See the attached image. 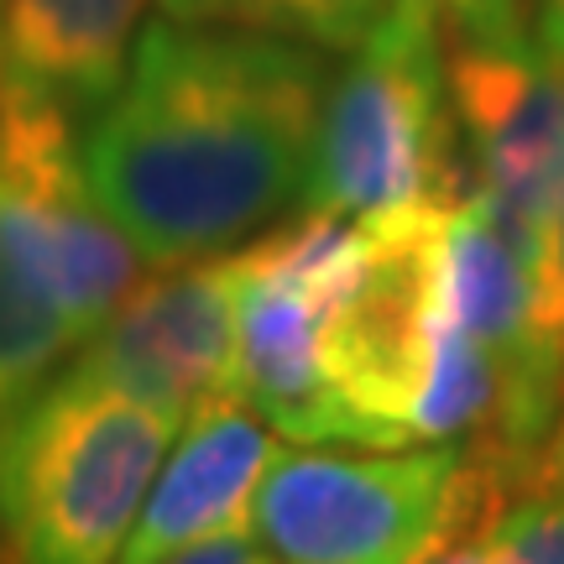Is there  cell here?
<instances>
[{"mask_svg": "<svg viewBox=\"0 0 564 564\" xmlns=\"http://www.w3.org/2000/svg\"><path fill=\"white\" fill-rule=\"evenodd\" d=\"M465 564H564V481L544 449L497 440V481L481 523L460 549Z\"/></svg>", "mask_w": 564, "mask_h": 564, "instance_id": "11", "label": "cell"}, {"mask_svg": "<svg viewBox=\"0 0 564 564\" xmlns=\"http://www.w3.org/2000/svg\"><path fill=\"white\" fill-rule=\"evenodd\" d=\"M470 188L449 100L444 26L392 6L387 21L329 74L303 183V209L366 220Z\"/></svg>", "mask_w": 564, "mask_h": 564, "instance_id": "3", "label": "cell"}, {"mask_svg": "<svg viewBox=\"0 0 564 564\" xmlns=\"http://www.w3.org/2000/svg\"><path fill=\"white\" fill-rule=\"evenodd\" d=\"M267 460H272V440L262 429V413L241 392H215L194 403L183 419L178 449L162 460L158 481L141 502L121 560H178L183 549L209 533L257 523L251 507Z\"/></svg>", "mask_w": 564, "mask_h": 564, "instance_id": "8", "label": "cell"}, {"mask_svg": "<svg viewBox=\"0 0 564 564\" xmlns=\"http://www.w3.org/2000/svg\"><path fill=\"white\" fill-rule=\"evenodd\" d=\"M539 32L564 53V0H539Z\"/></svg>", "mask_w": 564, "mask_h": 564, "instance_id": "15", "label": "cell"}, {"mask_svg": "<svg viewBox=\"0 0 564 564\" xmlns=\"http://www.w3.org/2000/svg\"><path fill=\"white\" fill-rule=\"evenodd\" d=\"M549 465L560 470V481H564V413H560V423H554V434H549Z\"/></svg>", "mask_w": 564, "mask_h": 564, "instance_id": "16", "label": "cell"}, {"mask_svg": "<svg viewBox=\"0 0 564 564\" xmlns=\"http://www.w3.org/2000/svg\"><path fill=\"white\" fill-rule=\"evenodd\" d=\"M356 246V220L303 209L236 251V392L299 444H345L324 377V324Z\"/></svg>", "mask_w": 564, "mask_h": 564, "instance_id": "5", "label": "cell"}, {"mask_svg": "<svg viewBox=\"0 0 564 564\" xmlns=\"http://www.w3.org/2000/svg\"><path fill=\"white\" fill-rule=\"evenodd\" d=\"M465 440L288 444L257 486L251 518L272 560L413 564L444 560L460 518Z\"/></svg>", "mask_w": 564, "mask_h": 564, "instance_id": "4", "label": "cell"}, {"mask_svg": "<svg viewBox=\"0 0 564 564\" xmlns=\"http://www.w3.org/2000/svg\"><path fill=\"white\" fill-rule=\"evenodd\" d=\"M74 366L178 419L236 392V251L158 267L74 350Z\"/></svg>", "mask_w": 564, "mask_h": 564, "instance_id": "7", "label": "cell"}, {"mask_svg": "<svg viewBox=\"0 0 564 564\" xmlns=\"http://www.w3.org/2000/svg\"><path fill=\"white\" fill-rule=\"evenodd\" d=\"M147 0H0V89L89 131L121 95Z\"/></svg>", "mask_w": 564, "mask_h": 564, "instance_id": "9", "label": "cell"}, {"mask_svg": "<svg viewBox=\"0 0 564 564\" xmlns=\"http://www.w3.org/2000/svg\"><path fill=\"white\" fill-rule=\"evenodd\" d=\"M178 413L68 361L0 413V539L37 564L121 560Z\"/></svg>", "mask_w": 564, "mask_h": 564, "instance_id": "2", "label": "cell"}, {"mask_svg": "<svg viewBox=\"0 0 564 564\" xmlns=\"http://www.w3.org/2000/svg\"><path fill=\"white\" fill-rule=\"evenodd\" d=\"M79 345L47 267L0 199V413L47 382Z\"/></svg>", "mask_w": 564, "mask_h": 564, "instance_id": "10", "label": "cell"}, {"mask_svg": "<svg viewBox=\"0 0 564 564\" xmlns=\"http://www.w3.org/2000/svg\"><path fill=\"white\" fill-rule=\"evenodd\" d=\"M329 74V53L308 42L152 21L84 137L89 188L141 262L241 251L303 204Z\"/></svg>", "mask_w": 564, "mask_h": 564, "instance_id": "1", "label": "cell"}, {"mask_svg": "<svg viewBox=\"0 0 564 564\" xmlns=\"http://www.w3.org/2000/svg\"><path fill=\"white\" fill-rule=\"evenodd\" d=\"M0 554H6V539H0Z\"/></svg>", "mask_w": 564, "mask_h": 564, "instance_id": "17", "label": "cell"}, {"mask_svg": "<svg viewBox=\"0 0 564 564\" xmlns=\"http://www.w3.org/2000/svg\"><path fill=\"white\" fill-rule=\"evenodd\" d=\"M444 68L470 188L539 246L564 188V53L533 17L507 32H449Z\"/></svg>", "mask_w": 564, "mask_h": 564, "instance_id": "6", "label": "cell"}, {"mask_svg": "<svg viewBox=\"0 0 564 564\" xmlns=\"http://www.w3.org/2000/svg\"><path fill=\"white\" fill-rule=\"evenodd\" d=\"M158 6L173 21L272 32V37L308 42L324 53L361 47L392 11V0H158Z\"/></svg>", "mask_w": 564, "mask_h": 564, "instance_id": "12", "label": "cell"}, {"mask_svg": "<svg viewBox=\"0 0 564 564\" xmlns=\"http://www.w3.org/2000/svg\"><path fill=\"white\" fill-rule=\"evenodd\" d=\"M539 278H544V299L554 319L564 324V188L544 220V241H539Z\"/></svg>", "mask_w": 564, "mask_h": 564, "instance_id": "14", "label": "cell"}, {"mask_svg": "<svg viewBox=\"0 0 564 564\" xmlns=\"http://www.w3.org/2000/svg\"><path fill=\"white\" fill-rule=\"evenodd\" d=\"M539 17V0H455L444 17V37L449 32H507V26H528Z\"/></svg>", "mask_w": 564, "mask_h": 564, "instance_id": "13", "label": "cell"}]
</instances>
